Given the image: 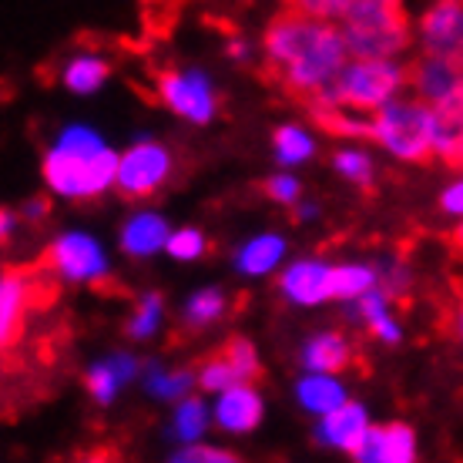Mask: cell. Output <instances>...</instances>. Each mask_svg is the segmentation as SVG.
I'll use <instances>...</instances> for the list:
<instances>
[{
  "label": "cell",
  "mask_w": 463,
  "mask_h": 463,
  "mask_svg": "<svg viewBox=\"0 0 463 463\" xmlns=\"http://www.w3.org/2000/svg\"><path fill=\"white\" fill-rule=\"evenodd\" d=\"M266 78L279 91L313 111L323 105L329 84L349 64L346 37L333 21L282 11L266 27Z\"/></svg>",
  "instance_id": "6da1fadb"
},
{
  "label": "cell",
  "mask_w": 463,
  "mask_h": 463,
  "mask_svg": "<svg viewBox=\"0 0 463 463\" xmlns=\"http://www.w3.org/2000/svg\"><path fill=\"white\" fill-rule=\"evenodd\" d=\"M118 158L108 151L94 131L88 128H68L58 148L47 151L44 178L47 185L68 198H94L101 195L111 182H118Z\"/></svg>",
  "instance_id": "7a4b0ae2"
},
{
  "label": "cell",
  "mask_w": 463,
  "mask_h": 463,
  "mask_svg": "<svg viewBox=\"0 0 463 463\" xmlns=\"http://www.w3.org/2000/svg\"><path fill=\"white\" fill-rule=\"evenodd\" d=\"M339 31L346 37L349 58L356 61H390L413 41L403 0H359L339 21Z\"/></svg>",
  "instance_id": "3957f363"
},
{
  "label": "cell",
  "mask_w": 463,
  "mask_h": 463,
  "mask_svg": "<svg viewBox=\"0 0 463 463\" xmlns=\"http://www.w3.org/2000/svg\"><path fill=\"white\" fill-rule=\"evenodd\" d=\"M406 84H410V74L393 61H353L339 71V78L326 91L323 105L316 108L336 105L353 108V111H380Z\"/></svg>",
  "instance_id": "277c9868"
},
{
  "label": "cell",
  "mask_w": 463,
  "mask_h": 463,
  "mask_svg": "<svg viewBox=\"0 0 463 463\" xmlns=\"http://www.w3.org/2000/svg\"><path fill=\"white\" fill-rule=\"evenodd\" d=\"M373 141H380L386 151H393L403 162L427 165L433 151V125H430V105L423 98L410 101H390L373 115Z\"/></svg>",
  "instance_id": "5b68a950"
},
{
  "label": "cell",
  "mask_w": 463,
  "mask_h": 463,
  "mask_svg": "<svg viewBox=\"0 0 463 463\" xmlns=\"http://www.w3.org/2000/svg\"><path fill=\"white\" fill-rule=\"evenodd\" d=\"M168 175H172V155L155 141H141L128 148L118 165V192L125 198H148L168 182Z\"/></svg>",
  "instance_id": "8992f818"
},
{
  "label": "cell",
  "mask_w": 463,
  "mask_h": 463,
  "mask_svg": "<svg viewBox=\"0 0 463 463\" xmlns=\"http://www.w3.org/2000/svg\"><path fill=\"white\" fill-rule=\"evenodd\" d=\"M44 266H51L58 276L74 279V282H101L105 279V252L101 245L81 235V232H71V235H61L58 242L51 245L44 255Z\"/></svg>",
  "instance_id": "52a82bcc"
},
{
  "label": "cell",
  "mask_w": 463,
  "mask_h": 463,
  "mask_svg": "<svg viewBox=\"0 0 463 463\" xmlns=\"http://www.w3.org/2000/svg\"><path fill=\"white\" fill-rule=\"evenodd\" d=\"M155 81H158V94H162V101L172 111L178 115L192 118L198 125H205L212 115H215V94H212L209 81L195 74V71H175V68H165L155 74Z\"/></svg>",
  "instance_id": "ba28073f"
},
{
  "label": "cell",
  "mask_w": 463,
  "mask_h": 463,
  "mask_svg": "<svg viewBox=\"0 0 463 463\" xmlns=\"http://www.w3.org/2000/svg\"><path fill=\"white\" fill-rule=\"evenodd\" d=\"M420 37L427 54L463 61V0H437L420 21Z\"/></svg>",
  "instance_id": "9c48e42d"
},
{
  "label": "cell",
  "mask_w": 463,
  "mask_h": 463,
  "mask_svg": "<svg viewBox=\"0 0 463 463\" xmlns=\"http://www.w3.org/2000/svg\"><path fill=\"white\" fill-rule=\"evenodd\" d=\"M406 74H410L406 88H413L417 98H423L427 105L443 101V98H450L453 91L463 88V61L427 54V51H423V58L406 64Z\"/></svg>",
  "instance_id": "30bf717a"
},
{
  "label": "cell",
  "mask_w": 463,
  "mask_h": 463,
  "mask_svg": "<svg viewBox=\"0 0 463 463\" xmlns=\"http://www.w3.org/2000/svg\"><path fill=\"white\" fill-rule=\"evenodd\" d=\"M34 313L31 309V289H27V269L7 266L0 279V343L4 353H11L21 343L24 319Z\"/></svg>",
  "instance_id": "8fae6325"
},
{
  "label": "cell",
  "mask_w": 463,
  "mask_h": 463,
  "mask_svg": "<svg viewBox=\"0 0 463 463\" xmlns=\"http://www.w3.org/2000/svg\"><path fill=\"white\" fill-rule=\"evenodd\" d=\"M430 125H433V151L437 158L463 172V88L443 101L430 105Z\"/></svg>",
  "instance_id": "7c38bea8"
},
{
  "label": "cell",
  "mask_w": 463,
  "mask_h": 463,
  "mask_svg": "<svg viewBox=\"0 0 463 463\" xmlns=\"http://www.w3.org/2000/svg\"><path fill=\"white\" fill-rule=\"evenodd\" d=\"M359 463H417V437L406 423L370 427L366 443L356 453Z\"/></svg>",
  "instance_id": "4fadbf2b"
},
{
  "label": "cell",
  "mask_w": 463,
  "mask_h": 463,
  "mask_svg": "<svg viewBox=\"0 0 463 463\" xmlns=\"http://www.w3.org/2000/svg\"><path fill=\"white\" fill-rule=\"evenodd\" d=\"M366 433H370V420H366V410L353 400L333 410V413H326L323 417V427H319V440L329 443V447H339V450H346L356 457L359 447L366 443Z\"/></svg>",
  "instance_id": "5bb4252c"
},
{
  "label": "cell",
  "mask_w": 463,
  "mask_h": 463,
  "mask_svg": "<svg viewBox=\"0 0 463 463\" xmlns=\"http://www.w3.org/2000/svg\"><path fill=\"white\" fill-rule=\"evenodd\" d=\"M215 420H219L222 430L245 433L262 420V400L249 383H235L222 393L219 406H215Z\"/></svg>",
  "instance_id": "9a60e30c"
},
{
  "label": "cell",
  "mask_w": 463,
  "mask_h": 463,
  "mask_svg": "<svg viewBox=\"0 0 463 463\" xmlns=\"http://www.w3.org/2000/svg\"><path fill=\"white\" fill-rule=\"evenodd\" d=\"M329 279H333V269L319 266V262H299L292 266L286 276H282V292L289 296L292 302L299 306H313V302L333 299V289H329Z\"/></svg>",
  "instance_id": "2e32d148"
},
{
  "label": "cell",
  "mask_w": 463,
  "mask_h": 463,
  "mask_svg": "<svg viewBox=\"0 0 463 463\" xmlns=\"http://www.w3.org/2000/svg\"><path fill=\"white\" fill-rule=\"evenodd\" d=\"M302 359L313 373H343L353 366V346L343 333H319L306 343Z\"/></svg>",
  "instance_id": "e0dca14e"
},
{
  "label": "cell",
  "mask_w": 463,
  "mask_h": 463,
  "mask_svg": "<svg viewBox=\"0 0 463 463\" xmlns=\"http://www.w3.org/2000/svg\"><path fill=\"white\" fill-rule=\"evenodd\" d=\"M168 225L165 219L158 215H135V219L128 222L125 232H121V245H125V252L131 255H151L158 252L162 245H168Z\"/></svg>",
  "instance_id": "ac0fdd59"
},
{
  "label": "cell",
  "mask_w": 463,
  "mask_h": 463,
  "mask_svg": "<svg viewBox=\"0 0 463 463\" xmlns=\"http://www.w3.org/2000/svg\"><path fill=\"white\" fill-rule=\"evenodd\" d=\"M131 373H135V359L111 356L88 370V390H91V396L98 403H111L118 393V386L125 380H131Z\"/></svg>",
  "instance_id": "d6986e66"
},
{
  "label": "cell",
  "mask_w": 463,
  "mask_h": 463,
  "mask_svg": "<svg viewBox=\"0 0 463 463\" xmlns=\"http://www.w3.org/2000/svg\"><path fill=\"white\" fill-rule=\"evenodd\" d=\"M296 393H299V403L306 406L309 413H319V417H326V413H333V410H339V406L346 403L343 386H339L333 376H326V373L306 376Z\"/></svg>",
  "instance_id": "ffe728a7"
},
{
  "label": "cell",
  "mask_w": 463,
  "mask_h": 463,
  "mask_svg": "<svg viewBox=\"0 0 463 463\" xmlns=\"http://www.w3.org/2000/svg\"><path fill=\"white\" fill-rule=\"evenodd\" d=\"M282 249H286V245H282V239H276V235H259V239H252V242L239 252V269H242V272H249V276L269 272V269L282 259Z\"/></svg>",
  "instance_id": "44dd1931"
},
{
  "label": "cell",
  "mask_w": 463,
  "mask_h": 463,
  "mask_svg": "<svg viewBox=\"0 0 463 463\" xmlns=\"http://www.w3.org/2000/svg\"><path fill=\"white\" fill-rule=\"evenodd\" d=\"M356 313L370 323V329L380 339H386V343H396V339H400V326L386 313V292H366V296H359Z\"/></svg>",
  "instance_id": "7402d4cb"
},
{
  "label": "cell",
  "mask_w": 463,
  "mask_h": 463,
  "mask_svg": "<svg viewBox=\"0 0 463 463\" xmlns=\"http://www.w3.org/2000/svg\"><path fill=\"white\" fill-rule=\"evenodd\" d=\"M373 269L363 266H339L333 269V279H329V289H333V299H359L373 289Z\"/></svg>",
  "instance_id": "603a6c76"
},
{
  "label": "cell",
  "mask_w": 463,
  "mask_h": 463,
  "mask_svg": "<svg viewBox=\"0 0 463 463\" xmlns=\"http://www.w3.org/2000/svg\"><path fill=\"white\" fill-rule=\"evenodd\" d=\"M108 78V64L101 58H74L64 71V84L71 91L88 94L94 88H101V81Z\"/></svg>",
  "instance_id": "cb8c5ba5"
},
{
  "label": "cell",
  "mask_w": 463,
  "mask_h": 463,
  "mask_svg": "<svg viewBox=\"0 0 463 463\" xmlns=\"http://www.w3.org/2000/svg\"><path fill=\"white\" fill-rule=\"evenodd\" d=\"M222 356L229 359V366L235 373H239V380L242 383H252L259 380V373H262V366H259V356H255V346L249 343L245 336H232L225 346L219 349Z\"/></svg>",
  "instance_id": "d4e9b609"
},
{
  "label": "cell",
  "mask_w": 463,
  "mask_h": 463,
  "mask_svg": "<svg viewBox=\"0 0 463 463\" xmlns=\"http://www.w3.org/2000/svg\"><path fill=\"white\" fill-rule=\"evenodd\" d=\"M286 11L306 14V17H316V21H343L359 0H282Z\"/></svg>",
  "instance_id": "484cf974"
},
{
  "label": "cell",
  "mask_w": 463,
  "mask_h": 463,
  "mask_svg": "<svg viewBox=\"0 0 463 463\" xmlns=\"http://www.w3.org/2000/svg\"><path fill=\"white\" fill-rule=\"evenodd\" d=\"M198 383H202V390H209V393H225L229 386H235V383H242V380H239V373L229 366V359L222 356V353H215V356H209L202 363Z\"/></svg>",
  "instance_id": "4316f807"
},
{
  "label": "cell",
  "mask_w": 463,
  "mask_h": 463,
  "mask_svg": "<svg viewBox=\"0 0 463 463\" xmlns=\"http://www.w3.org/2000/svg\"><path fill=\"white\" fill-rule=\"evenodd\" d=\"M205 423H209V413H205L202 400H185V403L178 406V413H175V433H178V440L185 443L198 440Z\"/></svg>",
  "instance_id": "83f0119b"
},
{
  "label": "cell",
  "mask_w": 463,
  "mask_h": 463,
  "mask_svg": "<svg viewBox=\"0 0 463 463\" xmlns=\"http://www.w3.org/2000/svg\"><path fill=\"white\" fill-rule=\"evenodd\" d=\"M158 319H162V296H158V292H148V296L138 302L135 319L128 323V336H131V339H148L151 333L158 329Z\"/></svg>",
  "instance_id": "f1b7e54d"
},
{
  "label": "cell",
  "mask_w": 463,
  "mask_h": 463,
  "mask_svg": "<svg viewBox=\"0 0 463 463\" xmlns=\"http://www.w3.org/2000/svg\"><path fill=\"white\" fill-rule=\"evenodd\" d=\"M222 313H225V299H222V292H215V289L195 292L185 306L188 326H205V323H212V319H219Z\"/></svg>",
  "instance_id": "f546056e"
},
{
  "label": "cell",
  "mask_w": 463,
  "mask_h": 463,
  "mask_svg": "<svg viewBox=\"0 0 463 463\" xmlns=\"http://www.w3.org/2000/svg\"><path fill=\"white\" fill-rule=\"evenodd\" d=\"M276 151L279 158L286 165L292 162H302V158H309L313 155V141L302 135L299 128H279L276 131Z\"/></svg>",
  "instance_id": "4dcf8cb0"
},
{
  "label": "cell",
  "mask_w": 463,
  "mask_h": 463,
  "mask_svg": "<svg viewBox=\"0 0 463 463\" xmlns=\"http://www.w3.org/2000/svg\"><path fill=\"white\" fill-rule=\"evenodd\" d=\"M188 386H192V376H188V373H151V380H148V390L158 393L162 400L185 396Z\"/></svg>",
  "instance_id": "1f68e13d"
},
{
  "label": "cell",
  "mask_w": 463,
  "mask_h": 463,
  "mask_svg": "<svg viewBox=\"0 0 463 463\" xmlns=\"http://www.w3.org/2000/svg\"><path fill=\"white\" fill-rule=\"evenodd\" d=\"M336 168L346 175V178H353L356 185H370L373 165H370V158H366V155H359V151H339Z\"/></svg>",
  "instance_id": "d6a6232c"
},
{
  "label": "cell",
  "mask_w": 463,
  "mask_h": 463,
  "mask_svg": "<svg viewBox=\"0 0 463 463\" xmlns=\"http://www.w3.org/2000/svg\"><path fill=\"white\" fill-rule=\"evenodd\" d=\"M165 249H168L175 259H198V255L205 252V239H202V232H195V229H182L168 239Z\"/></svg>",
  "instance_id": "836d02e7"
},
{
  "label": "cell",
  "mask_w": 463,
  "mask_h": 463,
  "mask_svg": "<svg viewBox=\"0 0 463 463\" xmlns=\"http://www.w3.org/2000/svg\"><path fill=\"white\" fill-rule=\"evenodd\" d=\"M172 463H242V460L229 450H219V447H185Z\"/></svg>",
  "instance_id": "e575fe53"
},
{
  "label": "cell",
  "mask_w": 463,
  "mask_h": 463,
  "mask_svg": "<svg viewBox=\"0 0 463 463\" xmlns=\"http://www.w3.org/2000/svg\"><path fill=\"white\" fill-rule=\"evenodd\" d=\"M266 195L282 202V205H289V202L299 198V182L289 178V175H276V178H269L266 182Z\"/></svg>",
  "instance_id": "d590c367"
},
{
  "label": "cell",
  "mask_w": 463,
  "mask_h": 463,
  "mask_svg": "<svg viewBox=\"0 0 463 463\" xmlns=\"http://www.w3.org/2000/svg\"><path fill=\"white\" fill-rule=\"evenodd\" d=\"M443 212H450V215H463V182H457L453 188H447L440 198Z\"/></svg>",
  "instance_id": "8d00e7d4"
},
{
  "label": "cell",
  "mask_w": 463,
  "mask_h": 463,
  "mask_svg": "<svg viewBox=\"0 0 463 463\" xmlns=\"http://www.w3.org/2000/svg\"><path fill=\"white\" fill-rule=\"evenodd\" d=\"M78 463H118V453L111 447H98V450H88Z\"/></svg>",
  "instance_id": "74e56055"
},
{
  "label": "cell",
  "mask_w": 463,
  "mask_h": 463,
  "mask_svg": "<svg viewBox=\"0 0 463 463\" xmlns=\"http://www.w3.org/2000/svg\"><path fill=\"white\" fill-rule=\"evenodd\" d=\"M27 215H31V219H41V215H44L47 212V198H34V202H27Z\"/></svg>",
  "instance_id": "f35d334b"
},
{
  "label": "cell",
  "mask_w": 463,
  "mask_h": 463,
  "mask_svg": "<svg viewBox=\"0 0 463 463\" xmlns=\"http://www.w3.org/2000/svg\"><path fill=\"white\" fill-rule=\"evenodd\" d=\"M450 242H453V249H457V252H463V225L450 235Z\"/></svg>",
  "instance_id": "ab89813d"
},
{
  "label": "cell",
  "mask_w": 463,
  "mask_h": 463,
  "mask_svg": "<svg viewBox=\"0 0 463 463\" xmlns=\"http://www.w3.org/2000/svg\"><path fill=\"white\" fill-rule=\"evenodd\" d=\"M11 225H14V215H11V212H4V222H0V229H4V239L11 235Z\"/></svg>",
  "instance_id": "60d3db41"
},
{
  "label": "cell",
  "mask_w": 463,
  "mask_h": 463,
  "mask_svg": "<svg viewBox=\"0 0 463 463\" xmlns=\"http://www.w3.org/2000/svg\"><path fill=\"white\" fill-rule=\"evenodd\" d=\"M460 333H463V306H460Z\"/></svg>",
  "instance_id": "b9f144b4"
}]
</instances>
